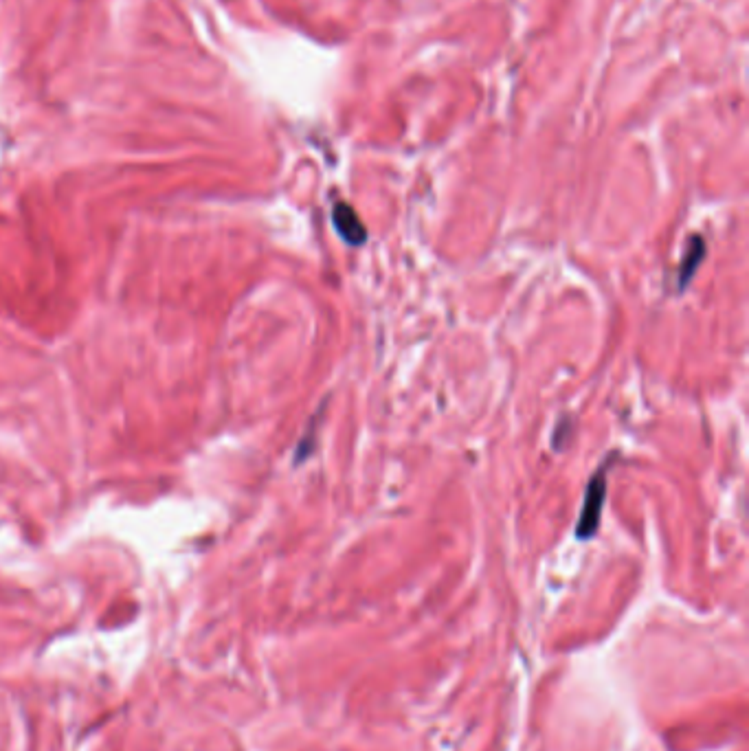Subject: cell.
<instances>
[{
	"label": "cell",
	"mask_w": 749,
	"mask_h": 751,
	"mask_svg": "<svg viewBox=\"0 0 749 751\" xmlns=\"http://www.w3.org/2000/svg\"><path fill=\"white\" fill-rule=\"evenodd\" d=\"M609 468H611V462H609V459H605L596 473L589 477L583 510H580V519L576 523V538H578V541H589V538H594L596 532H598L602 510H605V499H607V484H609L607 470Z\"/></svg>",
	"instance_id": "cell-1"
},
{
	"label": "cell",
	"mask_w": 749,
	"mask_h": 751,
	"mask_svg": "<svg viewBox=\"0 0 749 751\" xmlns=\"http://www.w3.org/2000/svg\"><path fill=\"white\" fill-rule=\"evenodd\" d=\"M332 224L337 229L339 238L348 246H363L367 242V227L361 222L359 214L348 203H337L332 209Z\"/></svg>",
	"instance_id": "cell-2"
},
{
	"label": "cell",
	"mask_w": 749,
	"mask_h": 751,
	"mask_svg": "<svg viewBox=\"0 0 749 751\" xmlns=\"http://www.w3.org/2000/svg\"><path fill=\"white\" fill-rule=\"evenodd\" d=\"M706 240L701 238V235H692V238L688 240V246H686V253L684 257H681V264L677 268V288L679 290H686L688 284L692 282V277L697 275L701 262L706 260Z\"/></svg>",
	"instance_id": "cell-3"
},
{
	"label": "cell",
	"mask_w": 749,
	"mask_h": 751,
	"mask_svg": "<svg viewBox=\"0 0 749 751\" xmlns=\"http://www.w3.org/2000/svg\"><path fill=\"white\" fill-rule=\"evenodd\" d=\"M572 420H569V416H563L561 422L556 424V431L552 435V448L554 451H563L565 444L569 442V437H572Z\"/></svg>",
	"instance_id": "cell-4"
}]
</instances>
